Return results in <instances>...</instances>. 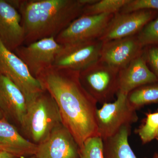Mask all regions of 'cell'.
Returning a JSON list of instances; mask_svg holds the SVG:
<instances>
[{"label": "cell", "mask_w": 158, "mask_h": 158, "mask_svg": "<svg viewBox=\"0 0 158 158\" xmlns=\"http://www.w3.org/2000/svg\"><path fill=\"white\" fill-rule=\"evenodd\" d=\"M27 158H37V157H36V156H31L29 157H27Z\"/></svg>", "instance_id": "28"}, {"label": "cell", "mask_w": 158, "mask_h": 158, "mask_svg": "<svg viewBox=\"0 0 158 158\" xmlns=\"http://www.w3.org/2000/svg\"><path fill=\"white\" fill-rule=\"evenodd\" d=\"M80 158H104L103 141L98 136L85 140L80 150Z\"/></svg>", "instance_id": "20"}, {"label": "cell", "mask_w": 158, "mask_h": 158, "mask_svg": "<svg viewBox=\"0 0 158 158\" xmlns=\"http://www.w3.org/2000/svg\"><path fill=\"white\" fill-rule=\"evenodd\" d=\"M142 53L118 73V91L128 94L141 86L158 81L157 77L146 64Z\"/></svg>", "instance_id": "15"}, {"label": "cell", "mask_w": 158, "mask_h": 158, "mask_svg": "<svg viewBox=\"0 0 158 158\" xmlns=\"http://www.w3.org/2000/svg\"><path fill=\"white\" fill-rule=\"evenodd\" d=\"M79 76L80 72L52 66L37 79L43 89L56 101L62 124L72 135L80 150L85 140L98 135V102L82 86Z\"/></svg>", "instance_id": "1"}, {"label": "cell", "mask_w": 158, "mask_h": 158, "mask_svg": "<svg viewBox=\"0 0 158 158\" xmlns=\"http://www.w3.org/2000/svg\"><path fill=\"white\" fill-rule=\"evenodd\" d=\"M0 40L12 52L24 42L21 15L6 0H0Z\"/></svg>", "instance_id": "14"}, {"label": "cell", "mask_w": 158, "mask_h": 158, "mask_svg": "<svg viewBox=\"0 0 158 158\" xmlns=\"http://www.w3.org/2000/svg\"><path fill=\"white\" fill-rule=\"evenodd\" d=\"M37 145L22 135L17 128L5 118L0 119V148L18 158L35 156Z\"/></svg>", "instance_id": "16"}, {"label": "cell", "mask_w": 158, "mask_h": 158, "mask_svg": "<svg viewBox=\"0 0 158 158\" xmlns=\"http://www.w3.org/2000/svg\"><path fill=\"white\" fill-rule=\"evenodd\" d=\"M102 45L98 40L62 45L53 66L81 72L100 60Z\"/></svg>", "instance_id": "7"}, {"label": "cell", "mask_w": 158, "mask_h": 158, "mask_svg": "<svg viewBox=\"0 0 158 158\" xmlns=\"http://www.w3.org/2000/svg\"><path fill=\"white\" fill-rule=\"evenodd\" d=\"M150 9L158 10V0H130L118 12L127 13Z\"/></svg>", "instance_id": "23"}, {"label": "cell", "mask_w": 158, "mask_h": 158, "mask_svg": "<svg viewBox=\"0 0 158 158\" xmlns=\"http://www.w3.org/2000/svg\"><path fill=\"white\" fill-rule=\"evenodd\" d=\"M118 72L99 60L80 72V81L97 102H110L118 91Z\"/></svg>", "instance_id": "5"}, {"label": "cell", "mask_w": 158, "mask_h": 158, "mask_svg": "<svg viewBox=\"0 0 158 158\" xmlns=\"http://www.w3.org/2000/svg\"><path fill=\"white\" fill-rule=\"evenodd\" d=\"M0 74L7 77L23 94L27 103L43 91L37 79L30 73L22 60L6 48L0 40Z\"/></svg>", "instance_id": "6"}, {"label": "cell", "mask_w": 158, "mask_h": 158, "mask_svg": "<svg viewBox=\"0 0 158 158\" xmlns=\"http://www.w3.org/2000/svg\"><path fill=\"white\" fill-rule=\"evenodd\" d=\"M115 14L81 15L56 37L61 45L98 40Z\"/></svg>", "instance_id": "9"}, {"label": "cell", "mask_w": 158, "mask_h": 158, "mask_svg": "<svg viewBox=\"0 0 158 158\" xmlns=\"http://www.w3.org/2000/svg\"><path fill=\"white\" fill-rule=\"evenodd\" d=\"M131 127H124L115 135L103 140L104 158H138L129 144Z\"/></svg>", "instance_id": "17"}, {"label": "cell", "mask_w": 158, "mask_h": 158, "mask_svg": "<svg viewBox=\"0 0 158 158\" xmlns=\"http://www.w3.org/2000/svg\"><path fill=\"white\" fill-rule=\"evenodd\" d=\"M153 158H158V153H155L154 155Z\"/></svg>", "instance_id": "27"}, {"label": "cell", "mask_w": 158, "mask_h": 158, "mask_svg": "<svg viewBox=\"0 0 158 158\" xmlns=\"http://www.w3.org/2000/svg\"><path fill=\"white\" fill-rule=\"evenodd\" d=\"M0 151H2L1 150V148H0Z\"/></svg>", "instance_id": "30"}, {"label": "cell", "mask_w": 158, "mask_h": 158, "mask_svg": "<svg viewBox=\"0 0 158 158\" xmlns=\"http://www.w3.org/2000/svg\"><path fill=\"white\" fill-rule=\"evenodd\" d=\"M130 0H98L92 5L83 8L81 15H97L101 14H115Z\"/></svg>", "instance_id": "19"}, {"label": "cell", "mask_w": 158, "mask_h": 158, "mask_svg": "<svg viewBox=\"0 0 158 158\" xmlns=\"http://www.w3.org/2000/svg\"><path fill=\"white\" fill-rule=\"evenodd\" d=\"M137 36L143 47L158 44V17L148 23Z\"/></svg>", "instance_id": "22"}, {"label": "cell", "mask_w": 158, "mask_h": 158, "mask_svg": "<svg viewBox=\"0 0 158 158\" xmlns=\"http://www.w3.org/2000/svg\"><path fill=\"white\" fill-rule=\"evenodd\" d=\"M0 158H18L13 155L6 152L0 151Z\"/></svg>", "instance_id": "25"}, {"label": "cell", "mask_w": 158, "mask_h": 158, "mask_svg": "<svg viewBox=\"0 0 158 158\" xmlns=\"http://www.w3.org/2000/svg\"><path fill=\"white\" fill-rule=\"evenodd\" d=\"M128 94L118 91L115 102L105 103L96 113L98 136L103 140L112 137L124 127L138 120L135 109L128 100Z\"/></svg>", "instance_id": "4"}, {"label": "cell", "mask_w": 158, "mask_h": 158, "mask_svg": "<svg viewBox=\"0 0 158 158\" xmlns=\"http://www.w3.org/2000/svg\"><path fill=\"white\" fill-rule=\"evenodd\" d=\"M4 118V116H3V115L2 113V111H1V109H0V119H2Z\"/></svg>", "instance_id": "26"}, {"label": "cell", "mask_w": 158, "mask_h": 158, "mask_svg": "<svg viewBox=\"0 0 158 158\" xmlns=\"http://www.w3.org/2000/svg\"><path fill=\"white\" fill-rule=\"evenodd\" d=\"M156 138L157 139V140L158 141V131H157V133L156 136Z\"/></svg>", "instance_id": "29"}, {"label": "cell", "mask_w": 158, "mask_h": 158, "mask_svg": "<svg viewBox=\"0 0 158 158\" xmlns=\"http://www.w3.org/2000/svg\"><path fill=\"white\" fill-rule=\"evenodd\" d=\"M142 48L136 35L103 42L99 60L119 72L142 53Z\"/></svg>", "instance_id": "10"}, {"label": "cell", "mask_w": 158, "mask_h": 158, "mask_svg": "<svg viewBox=\"0 0 158 158\" xmlns=\"http://www.w3.org/2000/svg\"><path fill=\"white\" fill-rule=\"evenodd\" d=\"M37 158H80V148L62 123L37 145Z\"/></svg>", "instance_id": "12"}, {"label": "cell", "mask_w": 158, "mask_h": 158, "mask_svg": "<svg viewBox=\"0 0 158 158\" xmlns=\"http://www.w3.org/2000/svg\"><path fill=\"white\" fill-rule=\"evenodd\" d=\"M147 59L153 73L158 78V47H154L150 48L147 54Z\"/></svg>", "instance_id": "24"}, {"label": "cell", "mask_w": 158, "mask_h": 158, "mask_svg": "<svg viewBox=\"0 0 158 158\" xmlns=\"http://www.w3.org/2000/svg\"><path fill=\"white\" fill-rule=\"evenodd\" d=\"M158 131V112L148 114L145 123L137 130L136 132L142 142L145 144L156 138Z\"/></svg>", "instance_id": "21"}, {"label": "cell", "mask_w": 158, "mask_h": 158, "mask_svg": "<svg viewBox=\"0 0 158 158\" xmlns=\"http://www.w3.org/2000/svg\"><path fill=\"white\" fill-rule=\"evenodd\" d=\"M62 123L56 101L44 90L27 103V112L19 132L27 140L38 145Z\"/></svg>", "instance_id": "3"}, {"label": "cell", "mask_w": 158, "mask_h": 158, "mask_svg": "<svg viewBox=\"0 0 158 158\" xmlns=\"http://www.w3.org/2000/svg\"><path fill=\"white\" fill-rule=\"evenodd\" d=\"M150 10H142L127 12H118L114 15L105 32L98 39L103 42L113 40L135 36L152 17Z\"/></svg>", "instance_id": "11"}, {"label": "cell", "mask_w": 158, "mask_h": 158, "mask_svg": "<svg viewBox=\"0 0 158 158\" xmlns=\"http://www.w3.org/2000/svg\"><path fill=\"white\" fill-rule=\"evenodd\" d=\"M85 7L81 0L21 1L18 10L24 31V45L56 38L81 15Z\"/></svg>", "instance_id": "2"}, {"label": "cell", "mask_w": 158, "mask_h": 158, "mask_svg": "<svg viewBox=\"0 0 158 158\" xmlns=\"http://www.w3.org/2000/svg\"><path fill=\"white\" fill-rule=\"evenodd\" d=\"M128 100L137 110L144 105L158 102V85H143L128 94Z\"/></svg>", "instance_id": "18"}, {"label": "cell", "mask_w": 158, "mask_h": 158, "mask_svg": "<svg viewBox=\"0 0 158 158\" xmlns=\"http://www.w3.org/2000/svg\"><path fill=\"white\" fill-rule=\"evenodd\" d=\"M62 47L56 38L51 37L21 46L14 52L25 64L32 76L37 79L44 70L53 65Z\"/></svg>", "instance_id": "8"}, {"label": "cell", "mask_w": 158, "mask_h": 158, "mask_svg": "<svg viewBox=\"0 0 158 158\" xmlns=\"http://www.w3.org/2000/svg\"><path fill=\"white\" fill-rule=\"evenodd\" d=\"M0 109L4 118L19 131L27 112V102L19 88L0 74Z\"/></svg>", "instance_id": "13"}]
</instances>
